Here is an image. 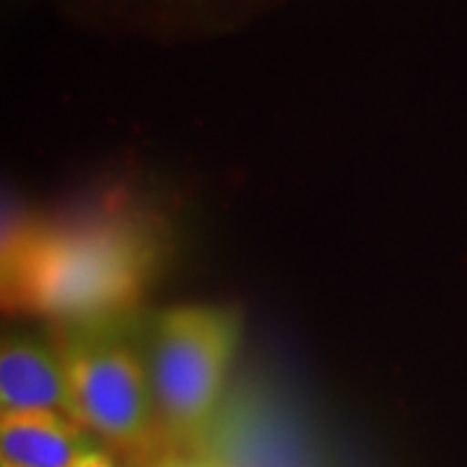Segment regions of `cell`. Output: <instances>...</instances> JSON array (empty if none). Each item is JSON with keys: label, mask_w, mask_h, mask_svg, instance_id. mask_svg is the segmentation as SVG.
<instances>
[{"label": "cell", "mask_w": 467, "mask_h": 467, "mask_svg": "<svg viewBox=\"0 0 467 467\" xmlns=\"http://www.w3.org/2000/svg\"><path fill=\"white\" fill-rule=\"evenodd\" d=\"M167 223L133 202L34 218L3 239V309L57 327L130 317L167 265Z\"/></svg>", "instance_id": "1"}, {"label": "cell", "mask_w": 467, "mask_h": 467, "mask_svg": "<svg viewBox=\"0 0 467 467\" xmlns=\"http://www.w3.org/2000/svg\"><path fill=\"white\" fill-rule=\"evenodd\" d=\"M242 317L229 306L184 304L140 317V348L169 450H201L226 395Z\"/></svg>", "instance_id": "2"}, {"label": "cell", "mask_w": 467, "mask_h": 467, "mask_svg": "<svg viewBox=\"0 0 467 467\" xmlns=\"http://www.w3.org/2000/svg\"><path fill=\"white\" fill-rule=\"evenodd\" d=\"M70 389V418L119 457L169 450L149 368L140 317L57 327Z\"/></svg>", "instance_id": "3"}, {"label": "cell", "mask_w": 467, "mask_h": 467, "mask_svg": "<svg viewBox=\"0 0 467 467\" xmlns=\"http://www.w3.org/2000/svg\"><path fill=\"white\" fill-rule=\"evenodd\" d=\"M218 467H306L299 441L285 434L281 418L260 395L239 389L223 395L201 450Z\"/></svg>", "instance_id": "4"}, {"label": "cell", "mask_w": 467, "mask_h": 467, "mask_svg": "<svg viewBox=\"0 0 467 467\" xmlns=\"http://www.w3.org/2000/svg\"><path fill=\"white\" fill-rule=\"evenodd\" d=\"M52 410L70 416V389L55 337L5 333L0 346V416Z\"/></svg>", "instance_id": "5"}, {"label": "cell", "mask_w": 467, "mask_h": 467, "mask_svg": "<svg viewBox=\"0 0 467 467\" xmlns=\"http://www.w3.org/2000/svg\"><path fill=\"white\" fill-rule=\"evenodd\" d=\"M101 441L70 416L3 413L0 416V465L73 467Z\"/></svg>", "instance_id": "6"}, {"label": "cell", "mask_w": 467, "mask_h": 467, "mask_svg": "<svg viewBox=\"0 0 467 467\" xmlns=\"http://www.w3.org/2000/svg\"><path fill=\"white\" fill-rule=\"evenodd\" d=\"M164 467H218L211 457L195 450H167L164 451Z\"/></svg>", "instance_id": "7"}, {"label": "cell", "mask_w": 467, "mask_h": 467, "mask_svg": "<svg viewBox=\"0 0 467 467\" xmlns=\"http://www.w3.org/2000/svg\"><path fill=\"white\" fill-rule=\"evenodd\" d=\"M164 451H167V450H164ZM164 451L122 457V460H119V467H164Z\"/></svg>", "instance_id": "8"}, {"label": "cell", "mask_w": 467, "mask_h": 467, "mask_svg": "<svg viewBox=\"0 0 467 467\" xmlns=\"http://www.w3.org/2000/svg\"><path fill=\"white\" fill-rule=\"evenodd\" d=\"M0 467H11V465H0Z\"/></svg>", "instance_id": "9"}]
</instances>
